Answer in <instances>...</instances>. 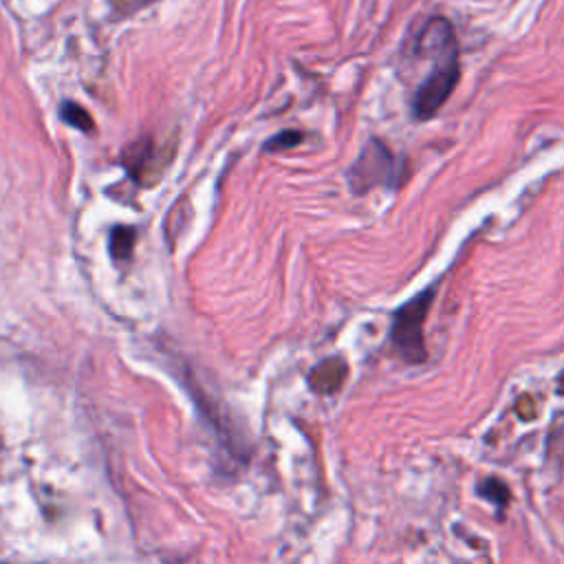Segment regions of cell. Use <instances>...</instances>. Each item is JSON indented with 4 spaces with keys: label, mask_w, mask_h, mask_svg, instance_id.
I'll use <instances>...</instances> for the list:
<instances>
[{
    "label": "cell",
    "mask_w": 564,
    "mask_h": 564,
    "mask_svg": "<svg viewBox=\"0 0 564 564\" xmlns=\"http://www.w3.org/2000/svg\"><path fill=\"white\" fill-rule=\"evenodd\" d=\"M302 139H304V134L297 132V130H282V132H278L275 137H271L269 141H264V150H267V152L289 150V148L302 143Z\"/></svg>",
    "instance_id": "cell-8"
},
{
    "label": "cell",
    "mask_w": 564,
    "mask_h": 564,
    "mask_svg": "<svg viewBox=\"0 0 564 564\" xmlns=\"http://www.w3.org/2000/svg\"><path fill=\"white\" fill-rule=\"evenodd\" d=\"M401 167L386 143L370 139L348 167V185L355 194H366L379 185H399Z\"/></svg>",
    "instance_id": "cell-3"
},
{
    "label": "cell",
    "mask_w": 564,
    "mask_h": 564,
    "mask_svg": "<svg viewBox=\"0 0 564 564\" xmlns=\"http://www.w3.org/2000/svg\"><path fill=\"white\" fill-rule=\"evenodd\" d=\"M416 51L421 57L432 62L430 73L412 97V115L425 121L445 106L460 77V53L452 22L443 15L427 18L416 37Z\"/></svg>",
    "instance_id": "cell-1"
},
{
    "label": "cell",
    "mask_w": 564,
    "mask_h": 564,
    "mask_svg": "<svg viewBox=\"0 0 564 564\" xmlns=\"http://www.w3.org/2000/svg\"><path fill=\"white\" fill-rule=\"evenodd\" d=\"M434 295L436 291L432 286L416 293L412 300L401 304L392 317L390 341L408 364H421L427 357L423 341V322L430 313Z\"/></svg>",
    "instance_id": "cell-2"
},
{
    "label": "cell",
    "mask_w": 564,
    "mask_h": 564,
    "mask_svg": "<svg viewBox=\"0 0 564 564\" xmlns=\"http://www.w3.org/2000/svg\"><path fill=\"white\" fill-rule=\"evenodd\" d=\"M123 163L128 174L137 181V183H148V174H150V165H154V145L150 139H139L137 143L128 145L123 152Z\"/></svg>",
    "instance_id": "cell-4"
},
{
    "label": "cell",
    "mask_w": 564,
    "mask_h": 564,
    "mask_svg": "<svg viewBox=\"0 0 564 564\" xmlns=\"http://www.w3.org/2000/svg\"><path fill=\"white\" fill-rule=\"evenodd\" d=\"M134 242H137V231L128 225H117L110 231V240H108V249L115 262H130L132 251H134Z\"/></svg>",
    "instance_id": "cell-6"
},
{
    "label": "cell",
    "mask_w": 564,
    "mask_h": 564,
    "mask_svg": "<svg viewBox=\"0 0 564 564\" xmlns=\"http://www.w3.org/2000/svg\"><path fill=\"white\" fill-rule=\"evenodd\" d=\"M344 379H346V364L339 357L324 359L308 375V383L317 392H335L344 383Z\"/></svg>",
    "instance_id": "cell-5"
},
{
    "label": "cell",
    "mask_w": 564,
    "mask_h": 564,
    "mask_svg": "<svg viewBox=\"0 0 564 564\" xmlns=\"http://www.w3.org/2000/svg\"><path fill=\"white\" fill-rule=\"evenodd\" d=\"M59 117H62V121H66L68 126H73L82 132H93V128H95L90 115L75 101H64L59 108Z\"/></svg>",
    "instance_id": "cell-7"
}]
</instances>
